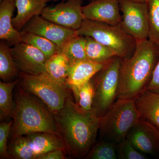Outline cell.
I'll return each mask as SVG.
<instances>
[{"mask_svg":"<svg viewBox=\"0 0 159 159\" xmlns=\"http://www.w3.org/2000/svg\"><path fill=\"white\" fill-rule=\"evenodd\" d=\"M21 88L39 97L53 114L62 108L69 97L67 86L53 79L47 73H19Z\"/></svg>","mask_w":159,"mask_h":159,"instance_id":"obj_7","label":"cell"},{"mask_svg":"<svg viewBox=\"0 0 159 159\" xmlns=\"http://www.w3.org/2000/svg\"><path fill=\"white\" fill-rule=\"evenodd\" d=\"M118 159H146V155L142 153L134 147L127 139L116 145Z\"/></svg>","mask_w":159,"mask_h":159,"instance_id":"obj_28","label":"cell"},{"mask_svg":"<svg viewBox=\"0 0 159 159\" xmlns=\"http://www.w3.org/2000/svg\"><path fill=\"white\" fill-rule=\"evenodd\" d=\"M85 37L87 59L94 62L104 63L112 57L117 56L115 52L108 47L100 43L92 38L87 36Z\"/></svg>","mask_w":159,"mask_h":159,"instance_id":"obj_22","label":"cell"},{"mask_svg":"<svg viewBox=\"0 0 159 159\" xmlns=\"http://www.w3.org/2000/svg\"><path fill=\"white\" fill-rule=\"evenodd\" d=\"M21 42L26 43L38 49L44 54L47 60L59 52L57 45L51 41L31 32L20 31Z\"/></svg>","mask_w":159,"mask_h":159,"instance_id":"obj_23","label":"cell"},{"mask_svg":"<svg viewBox=\"0 0 159 159\" xmlns=\"http://www.w3.org/2000/svg\"><path fill=\"white\" fill-rule=\"evenodd\" d=\"M126 139L144 154L156 156L159 154V131L148 122L139 120L129 131Z\"/></svg>","mask_w":159,"mask_h":159,"instance_id":"obj_13","label":"cell"},{"mask_svg":"<svg viewBox=\"0 0 159 159\" xmlns=\"http://www.w3.org/2000/svg\"><path fill=\"white\" fill-rule=\"evenodd\" d=\"M122 20L120 25L136 41L148 39L149 23L145 2L119 0Z\"/></svg>","mask_w":159,"mask_h":159,"instance_id":"obj_9","label":"cell"},{"mask_svg":"<svg viewBox=\"0 0 159 159\" xmlns=\"http://www.w3.org/2000/svg\"><path fill=\"white\" fill-rule=\"evenodd\" d=\"M147 89L151 92L159 93V57Z\"/></svg>","mask_w":159,"mask_h":159,"instance_id":"obj_30","label":"cell"},{"mask_svg":"<svg viewBox=\"0 0 159 159\" xmlns=\"http://www.w3.org/2000/svg\"><path fill=\"white\" fill-rule=\"evenodd\" d=\"M69 66L68 58L62 53L58 52L46 61V73L53 79L66 84Z\"/></svg>","mask_w":159,"mask_h":159,"instance_id":"obj_19","label":"cell"},{"mask_svg":"<svg viewBox=\"0 0 159 159\" xmlns=\"http://www.w3.org/2000/svg\"><path fill=\"white\" fill-rule=\"evenodd\" d=\"M52 0H16L17 14L12 19L16 30L21 31L28 22L36 16L41 15L47 4Z\"/></svg>","mask_w":159,"mask_h":159,"instance_id":"obj_18","label":"cell"},{"mask_svg":"<svg viewBox=\"0 0 159 159\" xmlns=\"http://www.w3.org/2000/svg\"><path fill=\"white\" fill-rule=\"evenodd\" d=\"M139 120L134 100L117 99L100 118L99 140L118 144L126 139L129 131Z\"/></svg>","mask_w":159,"mask_h":159,"instance_id":"obj_4","label":"cell"},{"mask_svg":"<svg viewBox=\"0 0 159 159\" xmlns=\"http://www.w3.org/2000/svg\"><path fill=\"white\" fill-rule=\"evenodd\" d=\"M13 121L2 122L0 124V156L1 158H11L8 152L7 141Z\"/></svg>","mask_w":159,"mask_h":159,"instance_id":"obj_29","label":"cell"},{"mask_svg":"<svg viewBox=\"0 0 159 159\" xmlns=\"http://www.w3.org/2000/svg\"><path fill=\"white\" fill-rule=\"evenodd\" d=\"M11 116L13 119L11 129L12 139L34 133L54 134L61 137L53 113L21 88L16 93Z\"/></svg>","mask_w":159,"mask_h":159,"instance_id":"obj_3","label":"cell"},{"mask_svg":"<svg viewBox=\"0 0 159 159\" xmlns=\"http://www.w3.org/2000/svg\"><path fill=\"white\" fill-rule=\"evenodd\" d=\"M66 149L61 137L46 133H34L12 139L8 152L11 158L38 159L51 151Z\"/></svg>","mask_w":159,"mask_h":159,"instance_id":"obj_8","label":"cell"},{"mask_svg":"<svg viewBox=\"0 0 159 159\" xmlns=\"http://www.w3.org/2000/svg\"><path fill=\"white\" fill-rule=\"evenodd\" d=\"M82 9L86 19L114 25L121 23L119 0H93Z\"/></svg>","mask_w":159,"mask_h":159,"instance_id":"obj_14","label":"cell"},{"mask_svg":"<svg viewBox=\"0 0 159 159\" xmlns=\"http://www.w3.org/2000/svg\"><path fill=\"white\" fill-rule=\"evenodd\" d=\"M75 102L84 111L92 110L94 96L93 85L91 80L79 86L71 88Z\"/></svg>","mask_w":159,"mask_h":159,"instance_id":"obj_24","label":"cell"},{"mask_svg":"<svg viewBox=\"0 0 159 159\" xmlns=\"http://www.w3.org/2000/svg\"><path fill=\"white\" fill-rule=\"evenodd\" d=\"M106 62H96L85 59L70 64L66 84L70 89L89 81L102 68Z\"/></svg>","mask_w":159,"mask_h":159,"instance_id":"obj_16","label":"cell"},{"mask_svg":"<svg viewBox=\"0 0 159 159\" xmlns=\"http://www.w3.org/2000/svg\"><path fill=\"white\" fill-rule=\"evenodd\" d=\"M122 60L118 56L112 57L91 79L94 89L92 111L99 118L117 99Z\"/></svg>","mask_w":159,"mask_h":159,"instance_id":"obj_6","label":"cell"},{"mask_svg":"<svg viewBox=\"0 0 159 159\" xmlns=\"http://www.w3.org/2000/svg\"><path fill=\"white\" fill-rule=\"evenodd\" d=\"M16 8V0H2L0 5V39L15 45L21 42L20 32L15 29L12 16Z\"/></svg>","mask_w":159,"mask_h":159,"instance_id":"obj_17","label":"cell"},{"mask_svg":"<svg viewBox=\"0 0 159 159\" xmlns=\"http://www.w3.org/2000/svg\"><path fill=\"white\" fill-rule=\"evenodd\" d=\"M131 1H135V2H145V0H131Z\"/></svg>","mask_w":159,"mask_h":159,"instance_id":"obj_32","label":"cell"},{"mask_svg":"<svg viewBox=\"0 0 159 159\" xmlns=\"http://www.w3.org/2000/svg\"><path fill=\"white\" fill-rule=\"evenodd\" d=\"M149 23L148 39L159 46V0H145Z\"/></svg>","mask_w":159,"mask_h":159,"instance_id":"obj_26","label":"cell"},{"mask_svg":"<svg viewBox=\"0 0 159 159\" xmlns=\"http://www.w3.org/2000/svg\"><path fill=\"white\" fill-rule=\"evenodd\" d=\"M66 1L54 7H46L41 16L59 25L77 31L85 19L82 0Z\"/></svg>","mask_w":159,"mask_h":159,"instance_id":"obj_10","label":"cell"},{"mask_svg":"<svg viewBox=\"0 0 159 159\" xmlns=\"http://www.w3.org/2000/svg\"><path fill=\"white\" fill-rule=\"evenodd\" d=\"M11 50L19 73L32 75L46 73L47 58L38 49L29 44L21 42L14 45Z\"/></svg>","mask_w":159,"mask_h":159,"instance_id":"obj_12","label":"cell"},{"mask_svg":"<svg viewBox=\"0 0 159 159\" xmlns=\"http://www.w3.org/2000/svg\"><path fill=\"white\" fill-rule=\"evenodd\" d=\"M116 144L104 140L95 143L85 157L89 159H117Z\"/></svg>","mask_w":159,"mask_h":159,"instance_id":"obj_27","label":"cell"},{"mask_svg":"<svg viewBox=\"0 0 159 159\" xmlns=\"http://www.w3.org/2000/svg\"><path fill=\"white\" fill-rule=\"evenodd\" d=\"M19 80L11 82H0V118L1 120L11 116L14 108L12 92Z\"/></svg>","mask_w":159,"mask_h":159,"instance_id":"obj_25","label":"cell"},{"mask_svg":"<svg viewBox=\"0 0 159 159\" xmlns=\"http://www.w3.org/2000/svg\"><path fill=\"white\" fill-rule=\"evenodd\" d=\"M66 149H58L49 152L39 157L38 159H64L66 158Z\"/></svg>","mask_w":159,"mask_h":159,"instance_id":"obj_31","label":"cell"},{"mask_svg":"<svg viewBox=\"0 0 159 159\" xmlns=\"http://www.w3.org/2000/svg\"><path fill=\"white\" fill-rule=\"evenodd\" d=\"M53 114L66 150L76 157H85L96 143L100 118L92 110H83L69 97Z\"/></svg>","mask_w":159,"mask_h":159,"instance_id":"obj_1","label":"cell"},{"mask_svg":"<svg viewBox=\"0 0 159 159\" xmlns=\"http://www.w3.org/2000/svg\"><path fill=\"white\" fill-rule=\"evenodd\" d=\"M85 36L76 35L66 43L59 52L64 54L70 64L87 59Z\"/></svg>","mask_w":159,"mask_h":159,"instance_id":"obj_21","label":"cell"},{"mask_svg":"<svg viewBox=\"0 0 159 159\" xmlns=\"http://www.w3.org/2000/svg\"><path fill=\"white\" fill-rule=\"evenodd\" d=\"M7 43L2 40L0 44V77L5 81L19 73L12 57L11 48Z\"/></svg>","mask_w":159,"mask_h":159,"instance_id":"obj_20","label":"cell"},{"mask_svg":"<svg viewBox=\"0 0 159 159\" xmlns=\"http://www.w3.org/2000/svg\"><path fill=\"white\" fill-rule=\"evenodd\" d=\"M20 31L34 33L51 41L57 45L59 52L66 43L78 34L77 31L59 25L41 16L32 17Z\"/></svg>","mask_w":159,"mask_h":159,"instance_id":"obj_11","label":"cell"},{"mask_svg":"<svg viewBox=\"0 0 159 159\" xmlns=\"http://www.w3.org/2000/svg\"><path fill=\"white\" fill-rule=\"evenodd\" d=\"M134 101L140 120L150 123L159 131V93L146 89Z\"/></svg>","mask_w":159,"mask_h":159,"instance_id":"obj_15","label":"cell"},{"mask_svg":"<svg viewBox=\"0 0 159 159\" xmlns=\"http://www.w3.org/2000/svg\"><path fill=\"white\" fill-rule=\"evenodd\" d=\"M77 32L108 47L122 59L131 56L136 46V40L124 31L120 24L114 25L85 19Z\"/></svg>","mask_w":159,"mask_h":159,"instance_id":"obj_5","label":"cell"},{"mask_svg":"<svg viewBox=\"0 0 159 159\" xmlns=\"http://www.w3.org/2000/svg\"><path fill=\"white\" fill-rule=\"evenodd\" d=\"M54 1H58V0H54ZM62 1H65V0H62ZM92 1H93V0H92Z\"/></svg>","mask_w":159,"mask_h":159,"instance_id":"obj_33","label":"cell"},{"mask_svg":"<svg viewBox=\"0 0 159 159\" xmlns=\"http://www.w3.org/2000/svg\"><path fill=\"white\" fill-rule=\"evenodd\" d=\"M2 0H0V2H2Z\"/></svg>","mask_w":159,"mask_h":159,"instance_id":"obj_34","label":"cell"},{"mask_svg":"<svg viewBox=\"0 0 159 159\" xmlns=\"http://www.w3.org/2000/svg\"><path fill=\"white\" fill-rule=\"evenodd\" d=\"M159 57V46L149 39L136 41L133 54L122 60L117 99L134 100L147 89Z\"/></svg>","mask_w":159,"mask_h":159,"instance_id":"obj_2","label":"cell"}]
</instances>
